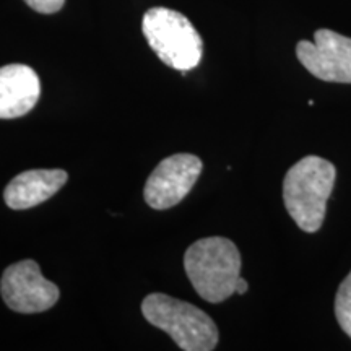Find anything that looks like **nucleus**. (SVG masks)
<instances>
[{
  "label": "nucleus",
  "instance_id": "6",
  "mask_svg": "<svg viewBox=\"0 0 351 351\" xmlns=\"http://www.w3.org/2000/svg\"><path fill=\"white\" fill-rule=\"evenodd\" d=\"M204 169L199 156L178 153L156 166L145 184V202L155 210H166L186 199Z\"/></svg>",
  "mask_w": 351,
  "mask_h": 351
},
{
  "label": "nucleus",
  "instance_id": "5",
  "mask_svg": "<svg viewBox=\"0 0 351 351\" xmlns=\"http://www.w3.org/2000/svg\"><path fill=\"white\" fill-rule=\"evenodd\" d=\"M0 293L12 311L20 314H36L51 309L60 291L44 278L34 261H21L7 267L0 282Z\"/></svg>",
  "mask_w": 351,
  "mask_h": 351
},
{
  "label": "nucleus",
  "instance_id": "3",
  "mask_svg": "<svg viewBox=\"0 0 351 351\" xmlns=\"http://www.w3.org/2000/svg\"><path fill=\"white\" fill-rule=\"evenodd\" d=\"M142 313L152 326L168 333L179 348L186 351L217 348V324L191 302L176 300L163 293H153L143 300Z\"/></svg>",
  "mask_w": 351,
  "mask_h": 351
},
{
  "label": "nucleus",
  "instance_id": "2",
  "mask_svg": "<svg viewBox=\"0 0 351 351\" xmlns=\"http://www.w3.org/2000/svg\"><path fill=\"white\" fill-rule=\"evenodd\" d=\"M184 269L202 300L223 302L236 293L241 276V254L226 238L199 239L187 249Z\"/></svg>",
  "mask_w": 351,
  "mask_h": 351
},
{
  "label": "nucleus",
  "instance_id": "10",
  "mask_svg": "<svg viewBox=\"0 0 351 351\" xmlns=\"http://www.w3.org/2000/svg\"><path fill=\"white\" fill-rule=\"evenodd\" d=\"M335 315L340 327L351 339V271L341 282L335 298Z\"/></svg>",
  "mask_w": 351,
  "mask_h": 351
},
{
  "label": "nucleus",
  "instance_id": "9",
  "mask_svg": "<svg viewBox=\"0 0 351 351\" xmlns=\"http://www.w3.org/2000/svg\"><path fill=\"white\" fill-rule=\"evenodd\" d=\"M69 174L62 169H32L12 179L5 189V204L13 210L36 207L57 194L67 182Z\"/></svg>",
  "mask_w": 351,
  "mask_h": 351
},
{
  "label": "nucleus",
  "instance_id": "7",
  "mask_svg": "<svg viewBox=\"0 0 351 351\" xmlns=\"http://www.w3.org/2000/svg\"><path fill=\"white\" fill-rule=\"evenodd\" d=\"M296 56L307 72L324 82L351 83V38L317 29L314 43L300 41Z\"/></svg>",
  "mask_w": 351,
  "mask_h": 351
},
{
  "label": "nucleus",
  "instance_id": "8",
  "mask_svg": "<svg viewBox=\"0 0 351 351\" xmlns=\"http://www.w3.org/2000/svg\"><path fill=\"white\" fill-rule=\"evenodd\" d=\"M41 82L32 67L10 64L0 69V119H16L36 106Z\"/></svg>",
  "mask_w": 351,
  "mask_h": 351
},
{
  "label": "nucleus",
  "instance_id": "1",
  "mask_svg": "<svg viewBox=\"0 0 351 351\" xmlns=\"http://www.w3.org/2000/svg\"><path fill=\"white\" fill-rule=\"evenodd\" d=\"M335 178V166L320 156L302 158L285 176V207L302 231L315 232L320 230Z\"/></svg>",
  "mask_w": 351,
  "mask_h": 351
},
{
  "label": "nucleus",
  "instance_id": "12",
  "mask_svg": "<svg viewBox=\"0 0 351 351\" xmlns=\"http://www.w3.org/2000/svg\"><path fill=\"white\" fill-rule=\"evenodd\" d=\"M247 288H249L247 282H245L243 276H239L238 283H236V293H238V295H245V293H247Z\"/></svg>",
  "mask_w": 351,
  "mask_h": 351
},
{
  "label": "nucleus",
  "instance_id": "4",
  "mask_svg": "<svg viewBox=\"0 0 351 351\" xmlns=\"http://www.w3.org/2000/svg\"><path fill=\"white\" fill-rule=\"evenodd\" d=\"M142 32L161 62L182 75L200 64L204 41L182 13L165 7L150 8L143 15Z\"/></svg>",
  "mask_w": 351,
  "mask_h": 351
},
{
  "label": "nucleus",
  "instance_id": "11",
  "mask_svg": "<svg viewBox=\"0 0 351 351\" xmlns=\"http://www.w3.org/2000/svg\"><path fill=\"white\" fill-rule=\"evenodd\" d=\"M25 2L39 13H56L64 7L65 0H25Z\"/></svg>",
  "mask_w": 351,
  "mask_h": 351
}]
</instances>
